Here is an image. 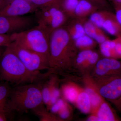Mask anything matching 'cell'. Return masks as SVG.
<instances>
[{
	"label": "cell",
	"mask_w": 121,
	"mask_h": 121,
	"mask_svg": "<svg viewBox=\"0 0 121 121\" xmlns=\"http://www.w3.org/2000/svg\"><path fill=\"white\" fill-rule=\"evenodd\" d=\"M110 11L102 9L96 11L89 16V19L98 27L102 28L103 25Z\"/></svg>",
	"instance_id": "obj_25"
},
{
	"label": "cell",
	"mask_w": 121,
	"mask_h": 121,
	"mask_svg": "<svg viewBox=\"0 0 121 121\" xmlns=\"http://www.w3.org/2000/svg\"><path fill=\"white\" fill-rule=\"evenodd\" d=\"M115 44V50L118 56V59H121V36L116 37L114 39Z\"/></svg>",
	"instance_id": "obj_34"
},
{
	"label": "cell",
	"mask_w": 121,
	"mask_h": 121,
	"mask_svg": "<svg viewBox=\"0 0 121 121\" xmlns=\"http://www.w3.org/2000/svg\"><path fill=\"white\" fill-rule=\"evenodd\" d=\"M50 33L40 25L11 35L13 42L40 54L49 60Z\"/></svg>",
	"instance_id": "obj_4"
},
{
	"label": "cell",
	"mask_w": 121,
	"mask_h": 121,
	"mask_svg": "<svg viewBox=\"0 0 121 121\" xmlns=\"http://www.w3.org/2000/svg\"><path fill=\"white\" fill-rule=\"evenodd\" d=\"M38 9L29 0H12L0 10V16H22L35 13Z\"/></svg>",
	"instance_id": "obj_9"
},
{
	"label": "cell",
	"mask_w": 121,
	"mask_h": 121,
	"mask_svg": "<svg viewBox=\"0 0 121 121\" xmlns=\"http://www.w3.org/2000/svg\"><path fill=\"white\" fill-rule=\"evenodd\" d=\"M35 17L32 16H0V35H12L35 26Z\"/></svg>",
	"instance_id": "obj_6"
},
{
	"label": "cell",
	"mask_w": 121,
	"mask_h": 121,
	"mask_svg": "<svg viewBox=\"0 0 121 121\" xmlns=\"http://www.w3.org/2000/svg\"><path fill=\"white\" fill-rule=\"evenodd\" d=\"M84 27L86 35L94 39L99 44L109 39L102 29L98 27L87 18L84 21Z\"/></svg>",
	"instance_id": "obj_12"
},
{
	"label": "cell",
	"mask_w": 121,
	"mask_h": 121,
	"mask_svg": "<svg viewBox=\"0 0 121 121\" xmlns=\"http://www.w3.org/2000/svg\"><path fill=\"white\" fill-rule=\"evenodd\" d=\"M112 103L113 104L118 110L121 113V95L118 99L114 101Z\"/></svg>",
	"instance_id": "obj_36"
},
{
	"label": "cell",
	"mask_w": 121,
	"mask_h": 121,
	"mask_svg": "<svg viewBox=\"0 0 121 121\" xmlns=\"http://www.w3.org/2000/svg\"><path fill=\"white\" fill-rule=\"evenodd\" d=\"M66 102L64 99L60 98L51 107L49 111L53 114L56 115Z\"/></svg>",
	"instance_id": "obj_30"
},
{
	"label": "cell",
	"mask_w": 121,
	"mask_h": 121,
	"mask_svg": "<svg viewBox=\"0 0 121 121\" xmlns=\"http://www.w3.org/2000/svg\"><path fill=\"white\" fill-rule=\"evenodd\" d=\"M39 117L41 121H62L55 115L53 114L44 106L43 105L39 106L32 110Z\"/></svg>",
	"instance_id": "obj_23"
},
{
	"label": "cell",
	"mask_w": 121,
	"mask_h": 121,
	"mask_svg": "<svg viewBox=\"0 0 121 121\" xmlns=\"http://www.w3.org/2000/svg\"><path fill=\"white\" fill-rule=\"evenodd\" d=\"M102 29L116 37L121 36V25L118 22L114 13L111 11L103 23Z\"/></svg>",
	"instance_id": "obj_16"
},
{
	"label": "cell",
	"mask_w": 121,
	"mask_h": 121,
	"mask_svg": "<svg viewBox=\"0 0 121 121\" xmlns=\"http://www.w3.org/2000/svg\"><path fill=\"white\" fill-rule=\"evenodd\" d=\"M99 44L100 52L104 57L119 59L115 50L113 40L109 39Z\"/></svg>",
	"instance_id": "obj_19"
},
{
	"label": "cell",
	"mask_w": 121,
	"mask_h": 121,
	"mask_svg": "<svg viewBox=\"0 0 121 121\" xmlns=\"http://www.w3.org/2000/svg\"><path fill=\"white\" fill-rule=\"evenodd\" d=\"M8 114L5 113L0 112V121H5L8 120Z\"/></svg>",
	"instance_id": "obj_38"
},
{
	"label": "cell",
	"mask_w": 121,
	"mask_h": 121,
	"mask_svg": "<svg viewBox=\"0 0 121 121\" xmlns=\"http://www.w3.org/2000/svg\"><path fill=\"white\" fill-rule=\"evenodd\" d=\"M81 89L74 83L67 82L62 86L60 91L64 99L75 104Z\"/></svg>",
	"instance_id": "obj_13"
},
{
	"label": "cell",
	"mask_w": 121,
	"mask_h": 121,
	"mask_svg": "<svg viewBox=\"0 0 121 121\" xmlns=\"http://www.w3.org/2000/svg\"><path fill=\"white\" fill-rule=\"evenodd\" d=\"M111 4L114 9L116 18L121 26V4L115 2H112Z\"/></svg>",
	"instance_id": "obj_33"
},
{
	"label": "cell",
	"mask_w": 121,
	"mask_h": 121,
	"mask_svg": "<svg viewBox=\"0 0 121 121\" xmlns=\"http://www.w3.org/2000/svg\"><path fill=\"white\" fill-rule=\"evenodd\" d=\"M79 0H60V7L68 19L74 17L75 11Z\"/></svg>",
	"instance_id": "obj_21"
},
{
	"label": "cell",
	"mask_w": 121,
	"mask_h": 121,
	"mask_svg": "<svg viewBox=\"0 0 121 121\" xmlns=\"http://www.w3.org/2000/svg\"><path fill=\"white\" fill-rule=\"evenodd\" d=\"M95 5L101 9L110 11L111 5L107 0H86Z\"/></svg>",
	"instance_id": "obj_31"
},
{
	"label": "cell",
	"mask_w": 121,
	"mask_h": 121,
	"mask_svg": "<svg viewBox=\"0 0 121 121\" xmlns=\"http://www.w3.org/2000/svg\"><path fill=\"white\" fill-rule=\"evenodd\" d=\"M78 109L84 114L91 113V103L89 95L82 88L75 103Z\"/></svg>",
	"instance_id": "obj_17"
},
{
	"label": "cell",
	"mask_w": 121,
	"mask_h": 121,
	"mask_svg": "<svg viewBox=\"0 0 121 121\" xmlns=\"http://www.w3.org/2000/svg\"><path fill=\"white\" fill-rule=\"evenodd\" d=\"M78 52L74 40L65 26L50 33L48 64L51 69L56 73L71 70Z\"/></svg>",
	"instance_id": "obj_1"
},
{
	"label": "cell",
	"mask_w": 121,
	"mask_h": 121,
	"mask_svg": "<svg viewBox=\"0 0 121 121\" xmlns=\"http://www.w3.org/2000/svg\"><path fill=\"white\" fill-rule=\"evenodd\" d=\"M11 89L6 84H0V112L9 113L8 107V101Z\"/></svg>",
	"instance_id": "obj_22"
},
{
	"label": "cell",
	"mask_w": 121,
	"mask_h": 121,
	"mask_svg": "<svg viewBox=\"0 0 121 121\" xmlns=\"http://www.w3.org/2000/svg\"><path fill=\"white\" fill-rule=\"evenodd\" d=\"M74 40L79 52L84 50H93L97 47L98 43L94 39L86 34Z\"/></svg>",
	"instance_id": "obj_18"
},
{
	"label": "cell",
	"mask_w": 121,
	"mask_h": 121,
	"mask_svg": "<svg viewBox=\"0 0 121 121\" xmlns=\"http://www.w3.org/2000/svg\"><path fill=\"white\" fill-rule=\"evenodd\" d=\"M93 78L121 75V61L117 59L104 57L100 58L93 69Z\"/></svg>",
	"instance_id": "obj_8"
},
{
	"label": "cell",
	"mask_w": 121,
	"mask_h": 121,
	"mask_svg": "<svg viewBox=\"0 0 121 121\" xmlns=\"http://www.w3.org/2000/svg\"><path fill=\"white\" fill-rule=\"evenodd\" d=\"M93 78L100 95L105 99L112 103L120 97L121 95V75Z\"/></svg>",
	"instance_id": "obj_7"
},
{
	"label": "cell",
	"mask_w": 121,
	"mask_h": 121,
	"mask_svg": "<svg viewBox=\"0 0 121 121\" xmlns=\"http://www.w3.org/2000/svg\"><path fill=\"white\" fill-rule=\"evenodd\" d=\"M83 77L84 89L89 95L91 103V113H94L105 99L100 95L94 79L90 74H85Z\"/></svg>",
	"instance_id": "obj_10"
},
{
	"label": "cell",
	"mask_w": 121,
	"mask_h": 121,
	"mask_svg": "<svg viewBox=\"0 0 121 121\" xmlns=\"http://www.w3.org/2000/svg\"><path fill=\"white\" fill-rule=\"evenodd\" d=\"M12 42L11 35H0V47H7Z\"/></svg>",
	"instance_id": "obj_32"
},
{
	"label": "cell",
	"mask_w": 121,
	"mask_h": 121,
	"mask_svg": "<svg viewBox=\"0 0 121 121\" xmlns=\"http://www.w3.org/2000/svg\"><path fill=\"white\" fill-rule=\"evenodd\" d=\"M72 111L71 107L66 102L56 115L61 121H65L70 119L71 117Z\"/></svg>",
	"instance_id": "obj_28"
},
{
	"label": "cell",
	"mask_w": 121,
	"mask_h": 121,
	"mask_svg": "<svg viewBox=\"0 0 121 121\" xmlns=\"http://www.w3.org/2000/svg\"><path fill=\"white\" fill-rule=\"evenodd\" d=\"M43 82L16 86L11 89L8 103L9 112L23 113L44 105L41 92Z\"/></svg>",
	"instance_id": "obj_3"
},
{
	"label": "cell",
	"mask_w": 121,
	"mask_h": 121,
	"mask_svg": "<svg viewBox=\"0 0 121 121\" xmlns=\"http://www.w3.org/2000/svg\"><path fill=\"white\" fill-rule=\"evenodd\" d=\"M8 47L29 70L40 72L44 70H52L49 67L48 60L39 53L23 47L15 42L11 43Z\"/></svg>",
	"instance_id": "obj_5"
},
{
	"label": "cell",
	"mask_w": 121,
	"mask_h": 121,
	"mask_svg": "<svg viewBox=\"0 0 121 121\" xmlns=\"http://www.w3.org/2000/svg\"><path fill=\"white\" fill-rule=\"evenodd\" d=\"M89 117L86 119L87 121H100V119L99 118L96 114L95 113L91 114Z\"/></svg>",
	"instance_id": "obj_35"
},
{
	"label": "cell",
	"mask_w": 121,
	"mask_h": 121,
	"mask_svg": "<svg viewBox=\"0 0 121 121\" xmlns=\"http://www.w3.org/2000/svg\"><path fill=\"white\" fill-rule=\"evenodd\" d=\"M12 0H0V10L9 4Z\"/></svg>",
	"instance_id": "obj_37"
},
{
	"label": "cell",
	"mask_w": 121,
	"mask_h": 121,
	"mask_svg": "<svg viewBox=\"0 0 121 121\" xmlns=\"http://www.w3.org/2000/svg\"><path fill=\"white\" fill-rule=\"evenodd\" d=\"M100 59L99 54L94 51L87 60L79 71L83 75L90 74V72L93 70L98 61Z\"/></svg>",
	"instance_id": "obj_24"
},
{
	"label": "cell",
	"mask_w": 121,
	"mask_h": 121,
	"mask_svg": "<svg viewBox=\"0 0 121 121\" xmlns=\"http://www.w3.org/2000/svg\"><path fill=\"white\" fill-rule=\"evenodd\" d=\"M51 75L43 82L41 86V92L43 104L48 106L50 103L51 98Z\"/></svg>",
	"instance_id": "obj_26"
},
{
	"label": "cell",
	"mask_w": 121,
	"mask_h": 121,
	"mask_svg": "<svg viewBox=\"0 0 121 121\" xmlns=\"http://www.w3.org/2000/svg\"><path fill=\"white\" fill-rule=\"evenodd\" d=\"M53 73L55 72L52 70L43 73L29 70L9 47L0 60V79L16 86L43 82Z\"/></svg>",
	"instance_id": "obj_2"
},
{
	"label": "cell",
	"mask_w": 121,
	"mask_h": 121,
	"mask_svg": "<svg viewBox=\"0 0 121 121\" xmlns=\"http://www.w3.org/2000/svg\"><path fill=\"white\" fill-rule=\"evenodd\" d=\"M53 73L51 75V98L50 103L46 107L47 109L49 111L50 108L55 104L57 100L60 98L61 93L60 90L58 86L59 80L56 76Z\"/></svg>",
	"instance_id": "obj_20"
},
{
	"label": "cell",
	"mask_w": 121,
	"mask_h": 121,
	"mask_svg": "<svg viewBox=\"0 0 121 121\" xmlns=\"http://www.w3.org/2000/svg\"><path fill=\"white\" fill-rule=\"evenodd\" d=\"M94 113L98 117L100 121H121L115 111L105 100L102 103Z\"/></svg>",
	"instance_id": "obj_15"
},
{
	"label": "cell",
	"mask_w": 121,
	"mask_h": 121,
	"mask_svg": "<svg viewBox=\"0 0 121 121\" xmlns=\"http://www.w3.org/2000/svg\"><path fill=\"white\" fill-rule=\"evenodd\" d=\"M36 7L39 8L53 5H59L60 0H29Z\"/></svg>",
	"instance_id": "obj_29"
},
{
	"label": "cell",
	"mask_w": 121,
	"mask_h": 121,
	"mask_svg": "<svg viewBox=\"0 0 121 121\" xmlns=\"http://www.w3.org/2000/svg\"><path fill=\"white\" fill-rule=\"evenodd\" d=\"M107 1L112 2H115L121 4V0H107Z\"/></svg>",
	"instance_id": "obj_39"
},
{
	"label": "cell",
	"mask_w": 121,
	"mask_h": 121,
	"mask_svg": "<svg viewBox=\"0 0 121 121\" xmlns=\"http://www.w3.org/2000/svg\"><path fill=\"white\" fill-rule=\"evenodd\" d=\"M100 9L86 0H79L75 11L74 17L86 19L92 13Z\"/></svg>",
	"instance_id": "obj_14"
},
{
	"label": "cell",
	"mask_w": 121,
	"mask_h": 121,
	"mask_svg": "<svg viewBox=\"0 0 121 121\" xmlns=\"http://www.w3.org/2000/svg\"><path fill=\"white\" fill-rule=\"evenodd\" d=\"M87 19L74 17L68 20L64 25L69 35L74 40L86 35L84 23Z\"/></svg>",
	"instance_id": "obj_11"
},
{
	"label": "cell",
	"mask_w": 121,
	"mask_h": 121,
	"mask_svg": "<svg viewBox=\"0 0 121 121\" xmlns=\"http://www.w3.org/2000/svg\"><path fill=\"white\" fill-rule=\"evenodd\" d=\"M2 47H0V60L2 54H3V52L4 51H3V50H2Z\"/></svg>",
	"instance_id": "obj_40"
},
{
	"label": "cell",
	"mask_w": 121,
	"mask_h": 121,
	"mask_svg": "<svg viewBox=\"0 0 121 121\" xmlns=\"http://www.w3.org/2000/svg\"><path fill=\"white\" fill-rule=\"evenodd\" d=\"M94 51V50H87L79 52L74 60L73 68L77 69L80 70Z\"/></svg>",
	"instance_id": "obj_27"
}]
</instances>
